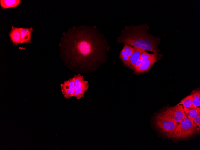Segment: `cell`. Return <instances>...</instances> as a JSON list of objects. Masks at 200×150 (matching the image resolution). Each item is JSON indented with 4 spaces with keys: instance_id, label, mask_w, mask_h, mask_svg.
<instances>
[{
    "instance_id": "obj_1",
    "label": "cell",
    "mask_w": 200,
    "mask_h": 150,
    "mask_svg": "<svg viewBox=\"0 0 200 150\" xmlns=\"http://www.w3.org/2000/svg\"><path fill=\"white\" fill-rule=\"evenodd\" d=\"M61 56L74 72H93L107 59L109 46L104 34L95 27H73L63 34L60 44Z\"/></svg>"
},
{
    "instance_id": "obj_2",
    "label": "cell",
    "mask_w": 200,
    "mask_h": 150,
    "mask_svg": "<svg viewBox=\"0 0 200 150\" xmlns=\"http://www.w3.org/2000/svg\"><path fill=\"white\" fill-rule=\"evenodd\" d=\"M149 28V26L146 24L126 26L121 31L117 42L157 54L156 46L159 39L148 33Z\"/></svg>"
},
{
    "instance_id": "obj_3",
    "label": "cell",
    "mask_w": 200,
    "mask_h": 150,
    "mask_svg": "<svg viewBox=\"0 0 200 150\" xmlns=\"http://www.w3.org/2000/svg\"><path fill=\"white\" fill-rule=\"evenodd\" d=\"M200 129L185 115L182 120L178 123L171 137L177 139L186 137L194 135Z\"/></svg>"
},
{
    "instance_id": "obj_4",
    "label": "cell",
    "mask_w": 200,
    "mask_h": 150,
    "mask_svg": "<svg viewBox=\"0 0 200 150\" xmlns=\"http://www.w3.org/2000/svg\"><path fill=\"white\" fill-rule=\"evenodd\" d=\"M155 124L162 133L169 138L173 135L178 123L172 120L158 114L156 118Z\"/></svg>"
},
{
    "instance_id": "obj_5",
    "label": "cell",
    "mask_w": 200,
    "mask_h": 150,
    "mask_svg": "<svg viewBox=\"0 0 200 150\" xmlns=\"http://www.w3.org/2000/svg\"><path fill=\"white\" fill-rule=\"evenodd\" d=\"M158 115L172 120L177 123L182 120L185 115L183 107L177 105L167 108Z\"/></svg>"
},
{
    "instance_id": "obj_6",
    "label": "cell",
    "mask_w": 200,
    "mask_h": 150,
    "mask_svg": "<svg viewBox=\"0 0 200 150\" xmlns=\"http://www.w3.org/2000/svg\"><path fill=\"white\" fill-rule=\"evenodd\" d=\"M75 90L73 96L77 99L84 97L89 87L88 82L84 80L80 74L75 75Z\"/></svg>"
},
{
    "instance_id": "obj_7",
    "label": "cell",
    "mask_w": 200,
    "mask_h": 150,
    "mask_svg": "<svg viewBox=\"0 0 200 150\" xmlns=\"http://www.w3.org/2000/svg\"><path fill=\"white\" fill-rule=\"evenodd\" d=\"M75 75L60 85L62 94L66 99L73 96L75 90Z\"/></svg>"
},
{
    "instance_id": "obj_8",
    "label": "cell",
    "mask_w": 200,
    "mask_h": 150,
    "mask_svg": "<svg viewBox=\"0 0 200 150\" xmlns=\"http://www.w3.org/2000/svg\"><path fill=\"white\" fill-rule=\"evenodd\" d=\"M157 53H154L151 54L148 59L144 61L140 66L134 70L135 72L140 74L148 71L157 61Z\"/></svg>"
},
{
    "instance_id": "obj_9",
    "label": "cell",
    "mask_w": 200,
    "mask_h": 150,
    "mask_svg": "<svg viewBox=\"0 0 200 150\" xmlns=\"http://www.w3.org/2000/svg\"><path fill=\"white\" fill-rule=\"evenodd\" d=\"M21 28L16 27L13 25L11 30L9 33L11 42L13 45L21 43Z\"/></svg>"
},
{
    "instance_id": "obj_10",
    "label": "cell",
    "mask_w": 200,
    "mask_h": 150,
    "mask_svg": "<svg viewBox=\"0 0 200 150\" xmlns=\"http://www.w3.org/2000/svg\"><path fill=\"white\" fill-rule=\"evenodd\" d=\"M134 51L131 55L129 57L130 67L134 69L137 61L140 59L142 53L145 50L136 47H133Z\"/></svg>"
},
{
    "instance_id": "obj_11",
    "label": "cell",
    "mask_w": 200,
    "mask_h": 150,
    "mask_svg": "<svg viewBox=\"0 0 200 150\" xmlns=\"http://www.w3.org/2000/svg\"><path fill=\"white\" fill-rule=\"evenodd\" d=\"M33 31L32 27L27 28H21V43L31 42L32 33Z\"/></svg>"
},
{
    "instance_id": "obj_12",
    "label": "cell",
    "mask_w": 200,
    "mask_h": 150,
    "mask_svg": "<svg viewBox=\"0 0 200 150\" xmlns=\"http://www.w3.org/2000/svg\"><path fill=\"white\" fill-rule=\"evenodd\" d=\"M192 95V104L190 107H200V90L199 88L193 90Z\"/></svg>"
},
{
    "instance_id": "obj_13",
    "label": "cell",
    "mask_w": 200,
    "mask_h": 150,
    "mask_svg": "<svg viewBox=\"0 0 200 150\" xmlns=\"http://www.w3.org/2000/svg\"><path fill=\"white\" fill-rule=\"evenodd\" d=\"M183 109L186 116L193 123L194 118L198 112L200 111V107H184Z\"/></svg>"
},
{
    "instance_id": "obj_14",
    "label": "cell",
    "mask_w": 200,
    "mask_h": 150,
    "mask_svg": "<svg viewBox=\"0 0 200 150\" xmlns=\"http://www.w3.org/2000/svg\"><path fill=\"white\" fill-rule=\"evenodd\" d=\"M21 2L20 0H1L0 4L2 8L6 9L17 6Z\"/></svg>"
},
{
    "instance_id": "obj_15",
    "label": "cell",
    "mask_w": 200,
    "mask_h": 150,
    "mask_svg": "<svg viewBox=\"0 0 200 150\" xmlns=\"http://www.w3.org/2000/svg\"><path fill=\"white\" fill-rule=\"evenodd\" d=\"M192 104V95H190L183 99L176 105L181 106L184 107H190Z\"/></svg>"
},
{
    "instance_id": "obj_16",
    "label": "cell",
    "mask_w": 200,
    "mask_h": 150,
    "mask_svg": "<svg viewBox=\"0 0 200 150\" xmlns=\"http://www.w3.org/2000/svg\"><path fill=\"white\" fill-rule=\"evenodd\" d=\"M119 57L125 66L130 67L129 57L126 54L123 49L120 53Z\"/></svg>"
},
{
    "instance_id": "obj_17",
    "label": "cell",
    "mask_w": 200,
    "mask_h": 150,
    "mask_svg": "<svg viewBox=\"0 0 200 150\" xmlns=\"http://www.w3.org/2000/svg\"><path fill=\"white\" fill-rule=\"evenodd\" d=\"M123 49L126 54L129 57H130L134 52V49L130 45L124 44Z\"/></svg>"
},
{
    "instance_id": "obj_18",
    "label": "cell",
    "mask_w": 200,
    "mask_h": 150,
    "mask_svg": "<svg viewBox=\"0 0 200 150\" xmlns=\"http://www.w3.org/2000/svg\"><path fill=\"white\" fill-rule=\"evenodd\" d=\"M193 123L199 129L200 128V111L197 114L193 120Z\"/></svg>"
},
{
    "instance_id": "obj_19",
    "label": "cell",
    "mask_w": 200,
    "mask_h": 150,
    "mask_svg": "<svg viewBox=\"0 0 200 150\" xmlns=\"http://www.w3.org/2000/svg\"><path fill=\"white\" fill-rule=\"evenodd\" d=\"M144 61L142 60L139 59L136 63L134 66V70L137 69L141 65V64Z\"/></svg>"
},
{
    "instance_id": "obj_20",
    "label": "cell",
    "mask_w": 200,
    "mask_h": 150,
    "mask_svg": "<svg viewBox=\"0 0 200 150\" xmlns=\"http://www.w3.org/2000/svg\"><path fill=\"white\" fill-rule=\"evenodd\" d=\"M151 55V54L147 53L145 55V57L143 59H142V60L143 61H145L149 58Z\"/></svg>"
},
{
    "instance_id": "obj_21",
    "label": "cell",
    "mask_w": 200,
    "mask_h": 150,
    "mask_svg": "<svg viewBox=\"0 0 200 150\" xmlns=\"http://www.w3.org/2000/svg\"><path fill=\"white\" fill-rule=\"evenodd\" d=\"M147 53V52L145 51H144L143 53H142L140 55V59L142 60V59H143L145 57Z\"/></svg>"
}]
</instances>
